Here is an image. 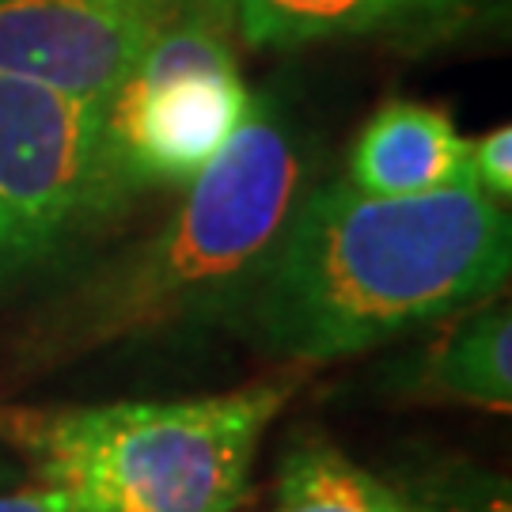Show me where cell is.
<instances>
[{
    "instance_id": "5bb4252c",
    "label": "cell",
    "mask_w": 512,
    "mask_h": 512,
    "mask_svg": "<svg viewBox=\"0 0 512 512\" xmlns=\"http://www.w3.org/2000/svg\"><path fill=\"white\" fill-rule=\"evenodd\" d=\"M0 486H12V463L0 459Z\"/></svg>"
},
{
    "instance_id": "4fadbf2b",
    "label": "cell",
    "mask_w": 512,
    "mask_h": 512,
    "mask_svg": "<svg viewBox=\"0 0 512 512\" xmlns=\"http://www.w3.org/2000/svg\"><path fill=\"white\" fill-rule=\"evenodd\" d=\"M0 512H84L73 497L46 482H27V486H0Z\"/></svg>"
},
{
    "instance_id": "ba28073f",
    "label": "cell",
    "mask_w": 512,
    "mask_h": 512,
    "mask_svg": "<svg viewBox=\"0 0 512 512\" xmlns=\"http://www.w3.org/2000/svg\"><path fill=\"white\" fill-rule=\"evenodd\" d=\"M380 387L403 403L512 406V311L505 300H478L425 327L414 349L380 368Z\"/></svg>"
},
{
    "instance_id": "30bf717a",
    "label": "cell",
    "mask_w": 512,
    "mask_h": 512,
    "mask_svg": "<svg viewBox=\"0 0 512 512\" xmlns=\"http://www.w3.org/2000/svg\"><path fill=\"white\" fill-rule=\"evenodd\" d=\"M266 512H414L391 478L361 467L323 433H296L277 459Z\"/></svg>"
},
{
    "instance_id": "6da1fadb",
    "label": "cell",
    "mask_w": 512,
    "mask_h": 512,
    "mask_svg": "<svg viewBox=\"0 0 512 512\" xmlns=\"http://www.w3.org/2000/svg\"><path fill=\"white\" fill-rule=\"evenodd\" d=\"M509 270V209L475 183L414 198L311 183L228 327L274 365H334L490 300Z\"/></svg>"
},
{
    "instance_id": "3957f363",
    "label": "cell",
    "mask_w": 512,
    "mask_h": 512,
    "mask_svg": "<svg viewBox=\"0 0 512 512\" xmlns=\"http://www.w3.org/2000/svg\"><path fill=\"white\" fill-rule=\"evenodd\" d=\"M296 372L186 399L54 406L0 399V448L84 512H239Z\"/></svg>"
},
{
    "instance_id": "8992f818",
    "label": "cell",
    "mask_w": 512,
    "mask_h": 512,
    "mask_svg": "<svg viewBox=\"0 0 512 512\" xmlns=\"http://www.w3.org/2000/svg\"><path fill=\"white\" fill-rule=\"evenodd\" d=\"M186 0H0V76L107 103Z\"/></svg>"
},
{
    "instance_id": "7c38bea8",
    "label": "cell",
    "mask_w": 512,
    "mask_h": 512,
    "mask_svg": "<svg viewBox=\"0 0 512 512\" xmlns=\"http://www.w3.org/2000/svg\"><path fill=\"white\" fill-rule=\"evenodd\" d=\"M467 171L471 183L494 198V202L509 205L512 198V129L497 126L486 129L482 137L467 141Z\"/></svg>"
},
{
    "instance_id": "8fae6325",
    "label": "cell",
    "mask_w": 512,
    "mask_h": 512,
    "mask_svg": "<svg viewBox=\"0 0 512 512\" xmlns=\"http://www.w3.org/2000/svg\"><path fill=\"white\" fill-rule=\"evenodd\" d=\"M391 482L414 512H512L509 478L467 459H425L395 471Z\"/></svg>"
},
{
    "instance_id": "5b68a950",
    "label": "cell",
    "mask_w": 512,
    "mask_h": 512,
    "mask_svg": "<svg viewBox=\"0 0 512 512\" xmlns=\"http://www.w3.org/2000/svg\"><path fill=\"white\" fill-rule=\"evenodd\" d=\"M114 217L103 103L0 76V296L50 274Z\"/></svg>"
},
{
    "instance_id": "277c9868",
    "label": "cell",
    "mask_w": 512,
    "mask_h": 512,
    "mask_svg": "<svg viewBox=\"0 0 512 512\" xmlns=\"http://www.w3.org/2000/svg\"><path fill=\"white\" fill-rule=\"evenodd\" d=\"M224 0H186L103 103V171L118 217L148 190L186 186L251 107Z\"/></svg>"
},
{
    "instance_id": "7a4b0ae2",
    "label": "cell",
    "mask_w": 512,
    "mask_h": 512,
    "mask_svg": "<svg viewBox=\"0 0 512 512\" xmlns=\"http://www.w3.org/2000/svg\"><path fill=\"white\" fill-rule=\"evenodd\" d=\"M315 171L308 133L281 99L251 95L236 133L186 183L148 236L103 258L31 315L19 368L69 365L92 353L164 342L224 323L270 258Z\"/></svg>"
},
{
    "instance_id": "9c48e42d",
    "label": "cell",
    "mask_w": 512,
    "mask_h": 512,
    "mask_svg": "<svg viewBox=\"0 0 512 512\" xmlns=\"http://www.w3.org/2000/svg\"><path fill=\"white\" fill-rule=\"evenodd\" d=\"M342 179L376 198H414L471 183L467 137L448 110L387 99L357 133Z\"/></svg>"
},
{
    "instance_id": "52a82bcc",
    "label": "cell",
    "mask_w": 512,
    "mask_h": 512,
    "mask_svg": "<svg viewBox=\"0 0 512 512\" xmlns=\"http://www.w3.org/2000/svg\"><path fill=\"white\" fill-rule=\"evenodd\" d=\"M501 0H224L232 35L255 50L372 38L406 54L467 38Z\"/></svg>"
}]
</instances>
